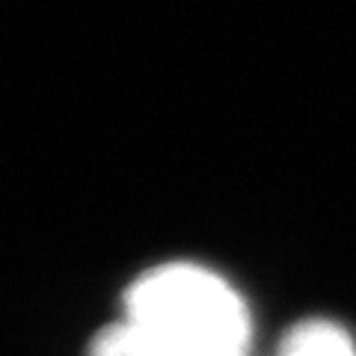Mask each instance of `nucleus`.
<instances>
[{
    "label": "nucleus",
    "instance_id": "f257e3e1",
    "mask_svg": "<svg viewBox=\"0 0 356 356\" xmlns=\"http://www.w3.org/2000/svg\"><path fill=\"white\" fill-rule=\"evenodd\" d=\"M128 324L163 356H247L250 312L241 294L196 264L143 273L125 297Z\"/></svg>",
    "mask_w": 356,
    "mask_h": 356
},
{
    "label": "nucleus",
    "instance_id": "f03ea898",
    "mask_svg": "<svg viewBox=\"0 0 356 356\" xmlns=\"http://www.w3.org/2000/svg\"><path fill=\"white\" fill-rule=\"evenodd\" d=\"M280 356H356V348L332 321H303L285 336Z\"/></svg>",
    "mask_w": 356,
    "mask_h": 356
},
{
    "label": "nucleus",
    "instance_id": "7ed1b4c3",
    "mask_svg": "<svg viewBox=\"0 0 356 356\" xmlns=\"http://www.w3.org/2000/svg\"><path fill=\"white\" fill-rule=\"evenodd\" d=\"M89 356H163V353L134 324L122 321V324L107 327L102 336L92 341Z\"/></svg>",
    "mask_w": 356,
    "mask_h": 356
}]
</instances>
